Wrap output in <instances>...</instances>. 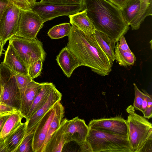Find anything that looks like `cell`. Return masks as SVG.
<instances>
[{
    "label": "cell",
    "mask_w": 152,
    "mask_h": 152,
    "mask_svg": "<svg viewBox=\"0 0 152 152\" xmlns=\"http://www.w3.org/2000/svg\"><path fill=\"white\" fill-rule=\"evenodd\" d=\"M37 0H9L10 2L21 10H32L37 2Z\"/></svg>",
    "instance_id": "cell-28"
},
{
    "label": "cell",
    "mask_w": 152,
    "mask_h": 152,
    "mask_svg": "<svg viewBox=\"0 0 152 152\" xmlns=\"http://www.w3.org/2000/svg\"><path fill=\"white\" fill-rule=\"evenodd\" d=\"M86 141L91 152H131L128 136L89 128Z\"/></svg>",
    "instance_id": "cell-4"
},
{
    "label": "cell",
    "mask_w": 152,
    "mask_h": 152,
    "mask_svg": "<svg viewBox=\"0 0 152 152\" xmlns=\"http://www.w3.org/2000/svg\"><path fill=\"white\" fill-rule=\"evenodd\" d=\"M132 108L127 109L129 114L126 120L131 152H152V124Z\"/></svg>",
    "instance_id": "cell-3"
},
{
    "label": "cell",
    "mask_w": 152,
    "mask_h": 152,
    "mask_svg": "<svg viewBox=\"0 0 152 152\" xmlns=\"http://www.w3.org/2000/svg\"><path fill=\"white\" fill-rule=\"evenodd\" d=\"M18 111L16 108L0 102V113L3 115H10Z\"/></svg>",
    "instance_id": "cell-33"
},
{
    "label": "cell",
    "mask_w": 152,
    "mask_h": 152,
    "mask_svg": "<svg viewBox=\"0 0 152 152\" xmlns=\"http://www.w3.org/2000/svg\"><path fill=\"white\" fill-rule=\"evenodd\" d=\"M9 3V0H0V21L3 14Z\"/></svg>",
    "instance_id": "cell-35"
},
{
    "label": "cell",
    "mask_w": 152,
    "mask_h": 152,
    "mask_svg": "<svg viewBox=\"0 0 152 152\" xmlns=\"http://www.w3.org/2000/svg\"><path fill=\"white\" fill-rule=\"evenodd\" d=\"M44 23L40 17L32 10H21L18 31L15 35L28 39H36Z\"/></svg>",
    "instance_id": "cell-9"
},
{
    "label": "cell",
    "mask_w": 152,
    "mask_h": 152,
    "mask_svg": "<svg viewBox=\"0 0 152 152\" xmlns=\"http://www.w3.org/2000/svg\"><path fill=\"white\" fill-rule=\"evenodd\" d=\"M145 91L147 97L148 104L145 110L142 113L144 117L149 119L152 116V97L151 95L148 94L145 90Z\"/></svg>",
    "instance_id": "cell-34"
},
{
    "label": "cell",
    "mask_w": 152,
    "mask_h": 152,
    "mask_svg": "<svg viewBox=\"0 0 152 152\" xmlns=\"http://www.w3.org/2000/svg\"><path fill=\"white\" fill-rule=\"evenodd\" d=\"M69 21L73 25L84 33L88 34H94L96 30L91 20L85 10L69 16Z\"/></svg>",
    "instance_id": "cell-20"
},
{
    "label": "cell",
    "mask_w": 152,
    "mask_h": 152,
    "mask_svg": "<svg viewBox=\"0 0 152 152\" xmlns=\"http://www.w3.org/2000/svg\"><path fill=\"white\" fill-rule=\"evenodd\" d=\"M34 133L25 136L15 152H33L32 141Z\"/></svg>",
    "instance_id": "cell-27"
},
{
    "label": "cell",
    "mask_w": 152,
    "mask_h": 152,
    "mask_svg": "<svg viewBox=\"0 0 152 152\" xmlns=\"http://www.w3.org/2000/svg\"><path fill=\"white\" fill-rule=\"evenodd\" d=\"M116 42L114 50L115 60L121 66L126 67L133 65L136 57L130 49L125 37H122Z\"/></svg>",
    "instance_id": "cell-17"
},
{
    "label": "cell",
    "mask_w": 152,
    "mask_h": 152,
    "mask_svg": "<svg viewBox=\"0 0 152 152\" xmlns=\"http://www.w3.org/2000/svg\"><path fill=\"white\" fill-rule=\"evenodd\" d=\"M0 152H7L4 139H0Z\"/></svg>",
    "instance_id": "cell-38"
},
{
    "label": "cell",
    "mask_w": 152,
    "mask_h": 152,
    "mask_svg": "<svg viewBox=\"0 0 152 152\" xmlns=\"http://www.w3.org/2000/svg\"><path fill=\"white\" fill-rule=\"evenodd\" d=\"M2 63L15 73L28 75V68L9 42Z\"/></svg>",
    "instance_id": "cell-16"
},
{
    "label": "cell",
    "mask_w": 152,
    "mask_h": 152,
    "mask_svg": "<svg viewBox=\"0 0 152 152\" xmlns=\"http://www.w3.org/2000/svg\"><path fill=\"white\" fill-rule=\"evenodd\" d=\"M82 4L61 5L36 2L32 10L37 13L44 22L62 16L74 14L82 10Z\"/></svg>",
    "instance_id": "cell-10"
},
{
    "label": "cell",
    "mask_w": 152,
    "mask_h": 152,
    "mask_svg": "<svg viewBox=\"0 0 152 152\" xmlns=\"http://www.w3.org/2000/svg\"><path fill=\"white\" fill-rule=\"evenodd\" d=\"M2 86L1 85V84H0V97L1 96V92H2Z\"/></svg>",
    "instance_id": "cell-40"
},
{
    "label": "cell",
    "mask_w": 152,
    "mask_h": 152,
    "mask_svg": "<svg viewBox=\"0 0 152 152\" xmlns=\"http://www.w3.org/2000/svg\"><path fill=\"white\" fill-rule=\"evenodd\" d=\"M3 50V47L2 46L0 43V57L2 54Z\"/></svg>",
    "instance_id": "cell-39"
},
{
    "label": "cell",
    "mask_w": 152,
    "mask_h": 152,
    "mask_svg": "<svg viewBox=\"0 0 152 152\" xmlns=\"http://www.w3.org/2000/svg\"><path fill=\"white\" fill-rule=\"evenodd\" d=\"M21 10L10 2L0 21V43L2 46L17 33Z\"/></svg>",
    "instance_id": "cell-8"
},
{
    "label": "cell",
    "mask_w": 152,
    "mask_h": 152,
    "mask_svg": "<svg viewBox=\"0 0 152 152\" xmlns=\"http://www.w3.org/2000/svg\"><path fill=\"white\" fill-rule=\"evenodd\" d=\"M56 60L68 77L71 76L77 68L81 66L78 60L67 46L60 51L56 56Z\"/></svg>",
    "instance_id": "cell-18"
},
{
    "label": "cell",
    "mask_w": 152,
    "mask_h": 152,
    "mask_svg": "<svg viewBox=\"0 0 152 152\" xmlns=\"http://www.w3.org/2000/svg\"><path fill=\"white\" fill-rule=\"evenodd\" d=\"M1 68H0V84H1Z\"/></svg>",
    "instance_id": "cell-41"
},
{
    "label": "cell",
    "mask_w": 152,
    "mask_h": 152,
    "mask_svg": "<svg viewBox=\"0 0 152 152\" xmlns=\"http://www.w3.org/2000/svg\"><path fill=\"white\" fill-rule=\"evenodd\" d=\"M151 2H152V0H147Z\"/></svg>",
    "instance_id": "cell-42"
},
{
    "label": "cell",
    "mask_w": 152,
    "mask_h": 152,
    "mask_svg": "<svg viewBox=\"0 0 152 152\" xmlns=\"http://www.w3.org/2000/svg\"><path fill=\"white\" fill-rule=\"evenodd\" d=\"M54 86L52 83L44 82L35 97L29 112L25 118L26 121H27L46 102Z\"/></svg>",
    "instance_id": "cell-21"
},
{
    "label": "cell",
    "mask_w": 152,
    "mask_h": 152,
    "mask_svg": "<svg viewBox=\"0 0 152 152\" xmlns=\"http://www.w3.org/2000/svg\"><path fill=\"white\" fill-rule=\"evenodd\" d=\"M2 115V114H1V113H0V115Z\"/></svg>",
    "instance_id": "cell-43"
},
{
    "label": "cell",
    "mask_w": 152,
    "mask_h": 152,
    "mask_svg": "<svg viewBox=\"0 0 152 152\" xmlns=\"http://www.w3.org/2000/svg\"><path fill=\"white\" fill-rule=\"evenodd\" d=\"M83 1V0H41L38 2L61 5H73L82 4Z\"/></svg>",
    "instance_id": "cell-32"
},
{
    "label": "cell",
    "mask_w": 152,
    "mask_h": 152,
    "mask_svg": "<svg viewBox=\"0 0 152 152\" xmlns=\"http://www.w3.org/2000/svg\"><path fill=\"white\" fill-rule=\"evenodd\" d=\"M70 23H63L55 26L48 31V34L52 39H57L68 36L71 30Z\"/></svg>",
    "instance_id": "cell-26"
},
{
    "label": "cell",
    "mask_w": 152,
    "mask_h": 152,
    "mask_svg": "<svg viewBox=\"0 0 152 152\" xmlns=\"http://www.w3.org/2000/svg\"><path fill=\"white\" fill-rule=\"evenodd\" d=\"M26 123L22 124L4 139L7 152H15L25 135Z\"/></svg>",
    "instance_id": "cell-22"
},
{
    "label": "cell",
    "mask_w": 152,
    "mask_h": 152,
    "mask_svg": "<svg viewBox=\"0 0 152 152\" xmlns=\"http://www.w3.org/2000/svg\"><path fill=\"white\" fill-rule=\"evenodd\" d=\"M44 83L37 82L33 80L27 85L24 93L21 96L20 111L24 118L28 113L35 97Z\"/></svg>",
    "instance_id": "cell-19"
},
{
    "label": "cell",
    "mask_w": 152,
    "mask_h": 152,
    "mask_svg": "<svg viewBox=\"0 0 152 152\" xmlns=\"http://www.w3.org/2000/svg\"><path fill=\"white\" fill-rule=\"evenodd\" d=\"M134 99L133 105L134 109L142 112V105L143 100L144 93L141 91L135 83H134Z\"/></svg>",
    "instance_id": "cell-31"
},
{
    "label": "cell",
    "mask_w": 152,
    "mask_h": 152,
    "mask_svg": "<svg viewBox=\"0 0 152 152\" xmlns=\"http://www.w3.org/2000/svg\"><path fill=\"white\" fill-rule=\"evenodd\" d=\"M60 102H58L55 104V114L49 125L43 150L48 142L52 134L60 126L64 116V108Z\"/></svg>",
    "instance_id": "cell-24"
},
{
    "label": "cell",
    "mask_w": 152,
    "mask_h": 152,
    "mask_svg": "<svg viewBox=\"0 0 152 152\" xmlns=\"http://www.w3.org/2000/svg\"><path fill=\"white\" fill-rule=\"evenodd\" d=\"M15 76L21 96L24 93L28 84L33 79L28 75L15 73Z\"/></svg>",
    "instance_id": "cell-29"
},
{
    "label": "cell",
    "mask_w": 152,
    "mask_h": 152,
    "mask_svg": "<svg viewBox=\"0 0 152 152\" xmlns=\"http://www.w3.org/2000/svg\"><path fill=\"white\" fill-rule=\"evenodd\" d=\"M94 34L103 50L107 57L113 62L115 60L114 50L116 41L106 34L96 30Z\"/></svg>",
    "instance_id": "cell-23"
},
{
    "label": "cell",
    "mask_w": 152,
    "mask_h": 152,
    "mask_svg": "<svg viewBox=\"0 0 152 152\" xmlns=\"http://www.w3.org/2000/svg\"><path fill=\"white\" fill-rule=\"evenodd\" d=\"M2 90L0 102L20 111L21 98L15 76L12 71L2 62L0 64Z\"/></svg>",
    "instance_id": "cell-7"
},
{
    "label": "cell",
    "mask_w": 152,
    "mask_h": 152,
    "mask_svg": "<svg viewBox=\"0 0 152 152\" xmlns=\"http://www.w3.org/2000/svg\"><path fill=\"white\" fill-rule=\"evenodd\" d=\"M23 118L20 111L10 115L3 126L0 139H4L18 128L22 124V120Z\"/></svg>",
    "instance_id": "cell-25"
},
{
    "label": "cell",
    "mask_w": 152,
    "mask_h": 152,
    "mask_svg": "<svg viewBox=\"0 0 152 152\" xmlns=\"http://www.w3.org/2000/svg\"><path fill=\"white\" fill-rule=\"evenodd\" d=\"M43 62L42 59H39L28 67V75L32 79L40 75L42 68Z\"/></svg>",
    "instance_id": "cell-30"
},
{
    "label": "cell",
    "mask_w": 152,
    "mask_h": 152,
    "mask_svg": "<svg viewBox=\"0 0 152 152\" xmlns=\"http://www.w3.org/2000/svg\"><path fill=\"white\" fill-rule=\"evenodd\" d=\"M89 129L107 133L128 136L126 120L121 116L94 119L88 125Z\"/></svg>",
    "instance_id": "cell-11"
},
{
    "label": "cell",
    "mask_w": 152,
    "mask_h": 152,
    "mask_svg": "<svg viewBox=\"0 0 152 152\" xmlns=\"http://www.w3.org/2000/svg\"><path fill=\"white\" fill-rule=\"evenodd\" d=\"M10 115H4L0 116V134L3 126Z\"/></svg>",
    "instance_id": "cell-37"
},
{
    "label": "cell",
    "mask_w": 152,
    "mask_h": 152,
    "mask_svg": "<svg viewBox=\"0 0 152 152\" xmlns=\"http://www.w3.org/2000/svg\"><path fill=\"white\" fill-rule=\"evenodd\" d=\"M120 9L128 0H107Z\"/></svg>",
    "instance_id": "cell-36"
},
{
    "label": "cell",
    "mask_w": 152,
    "mask_h": 152,
    "mask_svg": "<svg viewBox=\"0 0 152 152\" xmlns=\"http://www.w3.org/2000/svg\"><path fill=\"white\" fill-rule=\"evenodd\" d=\"M69 120L63 119L58 128L52 134L42 152H62L67 142L65 133Z\"/></svg>",
    "instance_id": "cell-15"
},
{
    "label": "cell",
    "mask_w": 152,
    "mask_h": 152,
    "mask_svg": "<svg viewBox=\"0 0 152 152\" xmlns=\"http://www.w3.org/2000/svg\"><path fill=\"white\" fill-rule=\"evenodd\" d=\"M82 4L96 30L116 42L129 30L120 9L108 0H83Z\"/></svg>",
    "instance_id": "cell-2"
},
{
    "label": "cell",
    "mask_w": 152,
    "mask_h": 152,
    "mask_svg": "<svg viewBox=\"0 0 152 152\" xmlns=\"http://www.w3.org/2000/svg\"><path fill=\"white\" fill-rule=\"evenodd\" d=\"M68 36L67 46L79 62L102 76L112 71L113 62L103 50L94 34H87L73 25Z\"/></svg>",
    "instance_id": "cell-1"
},
{
    "label": "cell",
    "mask_w": 152,
    "mask_h": 152,
    "mask_svg": "<svg viewBox=\"0 0 152 152\" xmlns=\"http://www.w3.org/2000/svg\"><path fill=\"white\" fill-rule=\"evenodd\" d=\"M9 42L28 69L39 59L43 62L45 61L46 53L42 43L38 39H29L14 35L10 38Z\"/></svg>",
    "instance_id": "cell-5"
},
{
    "label": "cell",
    "mask_w": 152,
    "mask_h": 152,
    "mask_svg": "<svg viewBox=\"0 0 152 152\" xmlns=\"http://www.w3.org/2000/svg\"><path fill=\"white\" fill-rule=\"evenodd\" d=\"M89 128L85 121L77 116L69 120L65 133L67 143L74 141L78 145L86 141Z\"/></svg>",
    "instance_id": "cell-14"
},
{
    "label": "cell",
    "mask_w": 152,
    "mask_h": 152,
    "mask_svg": "<svg viewBox=\"0 0 152 152\" xmlns=\"http://www.w3.org/2000/svg\"><path fill=\"white\" fill-rule=\"evenodd\" d=\"M120 9L127 24L132 30H137L146 17L152 15V2L147 0H128Z\"/></svg>",
    "instance_id": "cell-6"
},
{
    "label": "cell",
    "mask_w": 152,
    "mask_h": 152,
    "mask_svg": "<svg viewBox=\"0 0 152 152\" xmlns=\"http://www.w3.org/2000/svg\"><path fill=\"white\" fill-rule=\"evenodd\" d=\"M55 104L42 117L34 130L32 144L33 152H42L49 125L55 114Z\"/></svg>",
    "instance_id": "cell-13"
},
{
    "label": "cell",
    "mask_w": 152,
    "mask_h": 152,
    "mask_svg": "<svg viewBox=\"0 0 152 152\" xmlns=\"http://www.w3.org/2000/svg\"><path fill=\"white\" fill-rule=\"evenodd\" d=\"M62 94L54 86L52 89L50 96L46 102L27 121L25 135L34 133L41 119L45 113L58 102H60Z\"/></svg>",
    "instance_id": "cell-12"
}]
</instances>
